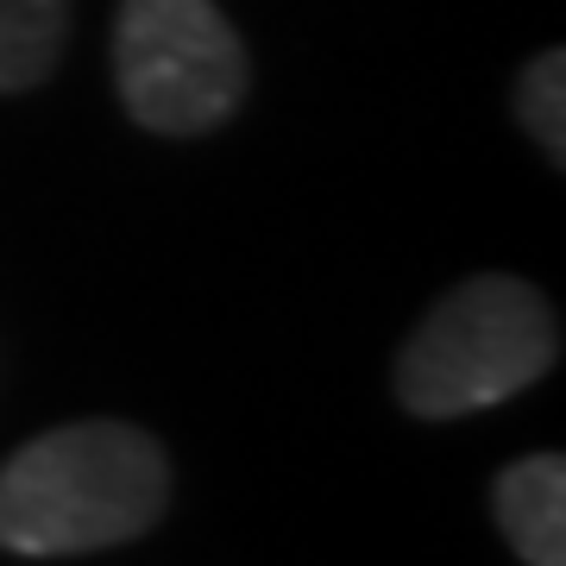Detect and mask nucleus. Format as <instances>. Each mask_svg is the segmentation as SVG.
<instances>
[{"instance_id":"f03ea898","label":"nucleus","mask_w":566,"mask_h":566,"mask_svg":"<svg viewBox=\"0 0 566 566\" xmlns=\"http://www.w3.org/2000/svg\"><path fill=\"white\" fill-rule=\"evenodd\" d=\"M560 359V322L535 283L479 271L428 303L397 353V403L422 422H453L542 385Z\"/></svg>"},{"instance_id":"39448f33","label":"nucleus","mask_w":566,"mask_h":566,"mask_svg":"<svg viewBox=\"0 0 566 566\" xmlns=\"http://www.w3.org/2000/svg\"><path fill=\"white\" fill-rule=\"evenodd\" d=\"M70 44V0H0V95H25Z\"/></svg>"},{"instance_id":"20e7f679","label":"nucleus","mask_w":566,"mask_h":566,"mask_svg":"<svg viewBox=\"0 0 566 566\" xmlns=\"http://www.w3.org/2000/svg\"><path fill=\"white\" fill-rule=\"evenodd\" d=\"M491 510L523 566H566V460L528 453L491 485Z\"/></svg>"},{"instance_id":"7ed1b4c3","label":"nucleus","mask_w":566,"mask_h":566,"mask_svg":"<svg viewBox=\"0 0 566 566\" xmlns=\"http://www.w3.org/2000/svg\"><path fill=\"white\" fill-rule=\"evenodd\" d=\"M114 82L145 133L196 139L240 114L252 63L214 0H120Z\"/></svg>"},{"instance_id":"423d86ee","label":"nucleus","mask_w":566,"mask_h":566,"mask_svg":"<svg viewBox=\"0 0 566 566\" xmlns=\"http://www.w3.org/2000/svg\"><path fill=\"white\" fill-rule=\"evenodd\" d=\"M516 120L535 145H542V158L554 170H566V57L547 44L535 57L523 63V76H516Z\"/></svg>"},{"instance_id":"f257e3e1","label":"nucleus","mask_w":566,"mask_h":566,"mask_svg":"<svg viewBox=\"0 0 566 566\" xmlns=\"http://www.w3.org/2000/svg\"><path fill=\"white\" fill-rule=\"evenodd\" d=\"M170 510L164 441L139 422L88 416L25 441L0 465V547L20 560H63L139 542Z\"/></svg>"}]
</instances>
